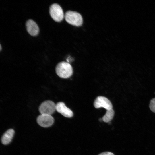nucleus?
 Listing matches in <instances>:
<instances>
[{
	"mask_svg": "<svg viewBox=\"0 0 155 155\" xmlns=\"http://www.w3.org/2000/svg\"><path fill=\"white\" fill-rule=\"evenodd\" d=\"M56 110V104L50 100L43 102L40 105L39 111L41 114L51 115Z\"/></svg>",
	"mask_w": 155,
	"mask_h": 155,
	"instance_id": "4",
	"label": "nucleus"
},
{
	"mask_svg": "<svg viewBox=\"0 0 155 155\" xmlns=\"http://www.w3.org/2000/svg\"><path fill=\"white\" fill-rule=\"evenodd\" d=\"M56 110L66 117L71 118L73 115V111L63 102H59L56 104Z\"/></svg>",
	"mask_w": 155,
	"mask_h": 155,
	"instance_id": "7",
	"label": "nucleus"
},
{
	"mask_svg": "<svg viewBox=\"0 0 155 155\" xmlns=\"http://www.w3.org/2000/svg\"><path fill=\"white\" fill-rule=\"evenodd\" d=\"M49 11L51 17L57 22L61 21L64 17L65 15L62 8L57 3L52 4L49 8Z\"/></svg>",
	"mask_w": 155,
	"mask_h": 155,
	"instance_id": "3",
	"label": "nucleus"
},
{
	"mask_svg": "<svg viewBox=\"0 0 155 155\" xmlns=\"http://www.w3.org/2000/svg\"><path fill=\"white\" fill-rule=\"evenodd\" d=\"M64 18L67 23L75 26H80L83 23L82 16L76 11H67L65 14Z\"/></svg>",
	"mask_w": 155,
	"mask_h": 155,
	"instance_id": "2",
	"label": "nucleus"
},
{
	"mask_svg": "<svg viewBox=\"0 0 155 155\" xmlns=\"http://www.w3.org/2000/svg\"><path fill=\"white\" fill-rule=\"evenodd\" d=\"M14 134V131L12 129H9L3 134L1 138V142L4 145H7L11 141Z\"/></svg>",
	"mask_w": 155,
	"mask_h": 155,
	"instance_id": "9",
	"label": "nucleus"
},
{
	"mask_svg": "<svg viewBox=\"0 0 155 155\" xmlns=\"http://www.w3.org/2000/svg\"><path fill=\"white\" fill-rule=\"evenodd\" d=\"M98 155H114V154L112 152H106L102 153Z\"/></svg>",
	"mask_w": 155,
	"mask_h": 155,
	"instance_id": "12",
	"label": "nucleus"
},
{
	"mask_svg": "<svg viewBox=\"0 0 155 155\" xmlns=\"http://www.w3.org/2000/svg\"><path fill=\"white\" fill-rule=\"evenodd\" d=\"M1 45H0V50H1Z\"/></svg>",
	"mask_w": 155,
	"mask_h": 155,
	"instance_id": "13",
	"label": "nucleus"
},
{
	"mask_svg": "<svg viewBox=\"0 0 155 155\" xmlns=\"http://www.w3.org/2000/svg\"><path fill=\"white\" fill-rule=\"evenodd\" d=\"M26 26L27 31L31 36H36L39 33V27L34 20L32 19L28 20L26 22Z\"/></svg>",
	"mask_w": 155,
	"mask_h": 155,
	"instance_id": "8",
	"label": "nucleus"
},
{
	"mask_svg": "<svg viewBox=\"0 0 155 155\" xmlns=\"http://www.w3.org/2000/svg\"><path fill=\"white\" fill-rule=\"evenodd\" d=\"M94 105L96 108L103 107L106 110L112 109L113 108L110 101L107 98L102 96L96 97L94 102Z\"/></svg>",
	"mask_w": 155,
	"mask_h": 155,
	"instance_id": "5",
	"label": "nucleus"
},
{
	"mask_svg": "<svg viewBox=\"0 0 155 155\" xmlns=\"http://www.w3.org/2000/svg\"><path fill=\"white\" fill-rule=\"evenodd\" d=\"M149 107L152 112L155 113V98H154L151 100Z\"/></svg>",
	"mask_w": 155,
	"mask_h": 155,
	"instance_id": "11",
	"label": "nucleus"
},
{
	"mask_svg": "<svg viewBox=\"0 0 155 155\" xmlns=\"http://www.w3.org/2000/svg\"><path fill=\"white\" fill-rule=\"evenodd\" d=\"M114 115V111L113 108L107 110L105 114L102 118V120L105 122H108L112 119Z\"/></svg>",
	"mask_w": 155,
	"mask_h": 155,
	"instance_id": "10",
	"label": "nucleus"
},
{
	"mask_svg": "<svg viewBox=\"0 0 155 155\" xmlns=\"http://www.w3.org/2000/svg\"><path fill=\"white\" fill-rule=\"evenodd\" d=\"M37 121L41 126L47 127L53 124L54 119L51 115L41 114L37 117Z\"/></svg>",
	"mask_w": 155,
	"mask_h": 155,
	"instance_id": "6",
	"label": "nucleus"
},
{
	"mask_svg": "<svg viewBox=\"0 0 155 155\" xmlns=\"http://www.w3.org/2000/svg\"><path fill=\"white\" fill-rule=\"evenodd\" d=\"M56 72L60 77L67 78L71 77L73 73V69L69 63L63 61L58 63L55 68Z\"/></svg>",
	"mask_w": 155,
	"mask_h": 155,
	"instance_id": "1",
	"label": "nucleus"
}]
</instances>
